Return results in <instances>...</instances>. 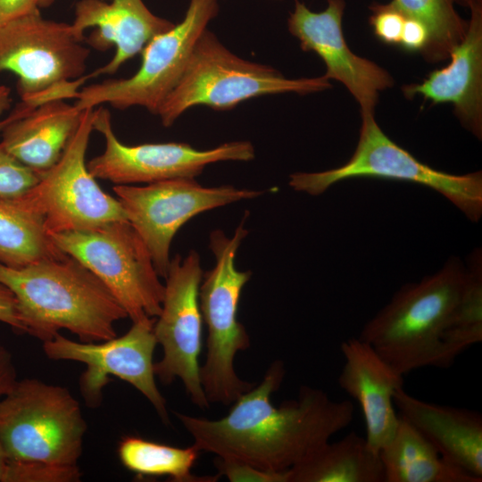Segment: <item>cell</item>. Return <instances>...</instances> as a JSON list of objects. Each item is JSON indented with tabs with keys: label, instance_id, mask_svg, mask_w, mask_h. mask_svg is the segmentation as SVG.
Segmentation results:
<instances>
[{
	"label": "cell",
	"instance_id": "1",
	"mask_svg": "<svg viewBox=\"0 0 482 482\" xmlns=\"http://www.w3.org/2000/svg\"><path fill=\"white\" fill-rule=\"evenodd\" d=\"M286 370L274 362L262 381L241 395L216 420L175 412L201 452L248 463L260 470L287 471L349 426L350 401H334L319 388L303 386L296 399L272 404L270 396Z\"/></svg>",
	"mask_w": 482,
	"mask_h": 482
},
{
	"label": "cell",
	"instance_id": "2",
	"mask_svg": "<svg viewBox=\"0 0 482 482\" xmlns=\"http://www.w3.org/2000/svg\"><path fill=\"white\" fill-rule=\"evenodd\" d=\"M0 283L16 299L24 333L42 342L61 329L80 342L111 339L115 323L128 317L105 285L68 254L20 268L0 263Z\"/></svg>",
	"mask_w": 482,
	"mask_h": 482
},
{
	"label": "cell",
	"instance_id": "3",
	"mask_svg": "<svg viewBox=\"0 0 482 482\" xmlns=\"http://www.w3.org/2000/svg\"><path fill=\"white\" fill-rule=\"evenodd\" d=\"M465 278L455 256L417 283L403 285L362 328L366 342L403 376L423 367L449 368L454 362L445 334Z\"/></svg>",
	"mask_w": 482,
	"mask_h": 482
},
{
	"label": "cell",
	"instance_id": "4",
	"mask_svg": "<svg viewBox=\"0 0 482 482\" xmlns=\"http://www.w3.org/2000/svg\"><path fill=\"white\" fill-rule=\"evenodd\" d=\"M331 87L324 75L290 79L273 67L240 58L206 29L157 115L164 127H170L182 113L197 105L227 111L254 97L285 93L308 95Z\"/></svg>",
	"mask_w": 482,
	"mask_h": 482
},
{
	"label": "cell",
	"instance_id": "5",
	"mask_svg": "<svg viewBox=\"0 0 482 482\" xmlns=\"http://www.w3.org/2000/svg\"><path fill=\"white\" fill-rule=\"evenodd\" d=\"M245 223V216L231 237L221 229L211 232L209 248L215 264L203 274L199 287L200 310L207 327V353L200 366L201 384L209 403L224 405L233 403L253 386L241 379L234 368L237 353L250 347L249 335L237 318L242 290L252 276L251 270L236 267L237 251L248 235Z\"/></svg>",
	"mask_w": 482,
	"mask_h": 482
},
{
	"label": "cell",
	"instance_id": "6",
	"mask_svg": "<svg viewBox=\"0 0 482 482\" xmlns=\"http://www.w3.org/2000/svg\"><path fill=\"white\" fill-rule=\"evenodd\" d=\"M86 431L66 387L27 378L0 398V443L9 461L78 465Z\"/></svg>",
	"mask_w": 482,
	"mask_h": 482
},
{
	"label": "cell",
	"instance_id": "7",
	"mask_svg": "<svg viewBox=\"0 0 482 482\" xmlns=\"http://www.w3.org/2000/svg\"><path fill=\"white\" fill-rule=\"evenodd\" d=\"M90 50L71 24L46 20L38 8L0 25V71L17 78L21 103L34 109L54 99L76 97Z\"/></svg>",
	"mask_w": 482,
	"mask_h": 482
},
{
	"label": "cell",
	"instance_id": "8",
	"mask_svg": "<svg viewBox=\"0 0 482 482\" xmlns=\"http://www.w3.org/2000/svg\"><path fill=\"white\" fill-rule=\"evenodd\" d=\"M359 140L343 165L317 172H295L288 184L297 192L323 194L334 184L357 178L384 179L424 186L439 193L470 220L482 215V172L456 175L419 161L389 138L377 123L374 112H362Z\"/></svg>",
	"mask_w": 482,
	"mask_h": 482
},
{
	"label": "cell",
	"instance_id": "9",
	"mask_svg": "<svg viewBox=\"0 0 482 482\" xmlns=\"http://www.w3.org/2000/svg\"><path fill=\"white\" fill-rule=\"evenodd\" d=\"M49 235L62 252L105 285L132 322L159 316L164 285L145 244L129 220Z\"/></svg>",
	"mask_w": 482,
	"mask_h": 482
},
{
	"label": "cell",
	"instance_id": "10",
	"mask_svg": "<svg viewBox=\"0 0 482 482\" xmlns=\"http://www.w3.org/2000/svg\"><path fill=\"white\" fill-rule=\"evenodd\" d=\"M94 116L95 108L84 109L79 126L59 161L41 173L35 187L13 200L39 216L49 234L87 230L128 220L119 200L99 187L86 163Z\"/></svg>",
	"mask_w": 482,
	"mask_h": 482
},
{
	"label": "cell",
	"instance_id": "11",
	"mask_svg": "<svg viewBox=\"0 0 482 482\" xmlns=\"http://www.w3.org/2000/svg\"><path fill=\"white\" fill-rule=\"evenodd\" d=\"M218 11L217 0H190L183 20L145 45L134 75L83 88L75 97V105L80 110L102 104L120 110L140 106L157 114L179 81L198 38Z\"/></svg>",
	"mask_w": 482,
	"mask_h": 482
},
{
	"label": "cell",
	"instance_id": "12",
	"mask_svg": "<svg viewBox=\"0 0 482 482\" xmlns=\"http://www.w3.org/2000/svg\"><path fill=\"white\" fill-rule=\"evenodd\" d=\"M112 189L128 220L145 244L156 272L163 278L170 262L172 239L185 223L202 212L264 194V190L231 185L204 187L191 178L142 186L115 185Z\"/></svg>",
	"mask_w": 482,
	"mask_h": 482
},
{
	"label": "cell",
	"instance_id": "13",
	"mask_svg": "<svg viewBox=\"0 0 482 482\" xmlns=\"http://www.w3.org/2000/svg\"><path fill=\"white\" fill-rule=\"evenodd\" d=\"M200 255L195 250L182 257L176 254L165 277L162 310L154 325L163 355L154 363L162 383L179 378L192 403L204 410L210 406L200 379L203 318L199 287L203 278Z\"/></svg>",
	"mask_w": 482,
	"mask_h": 482
},
{
	"label": "cell",
	"instance_id": "14",
	"mask_svg": "<svg viewBox=\"0 0 482 482\" xmlns=\"http://www.w3.org/2000/svg\"><path fill=\"white\" fill-rule=\"evenodd\" d=\"M155 318L133 322L127 333L100 342H76L60 333L43 342V351L52 360L84 363L79 389L86 403L97 407L109 377L120 378L137 388L154 406L164 423H169L166 400L155 383L154 352L157 341Z\"/></svg>",
	"mask_w": 482,
	"mask_h": 482
},
{
	"label": "cell",
	"instance_id": "15",
	"mask_svg": "<svg viewBox=\"0 0 482 482\" xmlns=\"http://www.w3.org/2000/svg\"><path fill=\"white\" fill-rule=\"evenodd\" d=\"M94 129L105 139L104 151L87 163L96 178L115 185L149 184L179 179H195L212 163L226 161L249 162L255 156L247 140L223 143L199 150L186 143L168 142L128 145L116 137L111 114L104 108L95 109Z\"/></svg>",
	"mask_w": 482,
	"mask_h": 482
},
{
	"label": "cell",
	"instance_id": "16",
	"mask_svg": "<svg viewBox=\"0 0 482 482\" xmlns=\"http://www.w3.org/2000/svg\"><path fill=\"white\" fill-rule=\"evenodd\" d=\"M345 0H327L321 12H313L300 0L287 19L291 35L305 52H313L324 62V76L343 84L360 105L362 112H374L381 92L392 87L391 74L376 62L354 54L342 28Z\"/></svg>",
	"mask_w": 482,
	"mask_h": 482
},
{
	"label": "cell",
	"instance_id": "17",
	"mask_svg": "<svg viewBox=\"0 0 482 482\" xmlns=\"http://www.w3.org/2000/svg\"><path fill=\"white\" fill-rule=\"evenodd\" d=\"M340 350L345 363L338 377L339 386L358 402L365 421L367 445L379 454L399 424L394 394L403 386V376L359 338L342 342Z\"/></svg>",
	"mask_w": 482,
	"mask_h": 482
},
{
	"label": "cell",
	"instance_id": "18",
	"mask_svg": "<svg viewBox=\"0 0 482 482\" xmlns=\"http://www.w3.org/2000/svg\"><path fill=\"white\" fill-rule=\"evenodd\" d=\"M466 33L452 50L449 64L421 83L403 87L405 97L421 96L432 104H451L461 124L482 137V5L470 9Z\"/></svg>",
	"mask_w": 482,
	"mask_h": 482
},
{
	"label": "cell",
	"instance_id": "19",
	"mask_svg": "<svg viewBox=\"0 0 482 482\" xmlns=\"http://www.w3.org/2000/svg\"><path fill=\"white\" fill-rule=\"evenodd\" d=\"M174 24L154 15L142 0H80L75 6L71 23L76 36L84 40L87 28L96 27L88 40L99 49L115 46L113 57L91 75L112 74L130 58L141 53L145 45Z\"/></svg>",
	"mask_w": 482,
	"mask_h": 482
},
{
	"label": "cell",
	"instance_id": "20",
	"mask_svg": "<svg viewBox=\"0 0 482 482\" xmlns=\"http://www.w3.org/2000/svg\"><path fill=\"white\" fill-rule=\"evenodd\" d=\"M400 417L411 424L448 462L482 478V415L476 411L420 400L403 386L394 394Z\"/></svg>",
	"mask_w": 482,
	"mask_h": 482
},
{
	"label": "cell",
	"instance_id": "21",
	"mask_svg": "<svg viewBox=\"0 0 482 482\" xmlns=\"http://www.w3.org/2000/svg\"><path fill=\"white\" fill-rule=\"evenodd\" d=\"M83 111L64 99L47 101L8 123L0 143L26 166L45 172L61 158Z\"/></svg>",
	"mask_w": 482,
	"mask_h": 482
},
{
	"label": "cell",
	"instance_id": "22",
	"mask_svg": "<svg viewBox=\"0 0 482 482\" xmlns=\"http://www.w3.org/2000/svg\"><path fill=\"white\" fill-rule=\"evenodd\" d=\"M385 482H481L448 462L411 424L400 417L391 441L379 452Z\"/></svg>",
	"mask_w": 482,
	"mask_h": 482
},
{
	"label": "cell",
	"instance_id": "23",
	"mask_svg": "<svg viewBox=\"0 0 482 482\" xmlns=\"http://www.w3.org/2000/svg\"><path fill=\"white\" fill-rule=\"evenodd\" d=\"M287 474V482H385L379 454L355 432L327 442Z\"/></svg>",
	"mask_w": 482,
	"mask_h": 482
},
{
	"label": "cell",
	"instance_id": "24",
	"mask_svg": "<svg viewBox=\"0 0 482 482\" xmlns=\"http://www.w3.org/2000/svg\"><path fill=\"white\" fill-rule=\"evenodd\" d=\"M65 254L39 216L13 200H0V263L20 268Z\"/></svg>",
	"mask_w": 482,
	"mask_h": 482
},
{
	"label": "cell",
	"instance_id": "25",
	"mask_svg": "<svg viewBox=\"0 0 482 482\" xmlns=\"http://www.w3.org/2000/svg\"><path fill=\"white\" fill-rule=\"evenodd\" d=\"M200 451L193 445L179 448L141 437L124 436L118 446L122 465L138 477L168 476L175 482H213L220 476L198 477L191 470Z\"/></svg>",
	"mask_w": 482,
	"mask_h": 482
},
{
	"label": "cell",
	"instance_id": "26",
	"mask_svg": "<svg viewBox=\"0 0 482 482\" xmlns=\"http://www.w3.org/2000/svg\"><path fill=\"white\" fill-rule=\"evenodd\" d=\"M405 18L422 22L428 33L420 53L431 63L448 60L452 50L463 38L468 21L456 11L453 0H391L388 2Z\"/></svg>",
	"mask_w": 482,
	"mask_h": 482
},
{
	"label": "cell",
	"instance_id": "27",
	"mask_svg": "<svg viewBox=\"0 0 482 482\" xmlns=\"http://www.w3.org/2000/svg\"><path fill=\"white\" fill-rule=\"evenodd\" d=\"M482 341V250L476 248L465 266L462 289L445 334L451 356Z\"/></svg>",
	"mask_w": 482,
	"mask_h": 482
},
{
	"label": "cell",
	"instance_id": "28",
	"mask_svg": "<svg viewBox=\"0 0 482 482\" xmlns=\"http://www.w3.org/2000/svg\"><path fill=\"white\" fill-rule=\"evenodd\" d=\"M41 173L26 166L0 143V200L21 197L39 181Z\"/></svg>",
	"mask_w": 482,
	"mask_h": 482
},
{
	"label": "cell",
	"instance_id": "29",
	"mask_svg": "<svg viewBox=\"0 0 482 482\" xmlns=\"http://www.w3.org/2000/svg\"><path fill=\"white\" fill-rule=\"evenodd\" d=\"M81 477L78 465L7 461L4 482H71Z\"/></svg>",
	"mask_w": 482,
	"mask_h": 482
},
{
	"label": "cell",
	"instance_id": "30",
	"mask_svg": "<svg viewBox=\"0 0 482 482\" xmlns=\"http://www.w3.org/2000/svg\"><path fill=\"white\" fill-rule=\"evenodd\" d=\"M370 23L376 37L386 44L399 45L404 15L389 3H373L370 6Z\"/></svg>",
	"mask_w": 482,
	"mask_h": 482
},
{
	"label": "cell",
	"instance_id": "31",
	"mask_svg": "<svg viewBox=\"0 0 482 482\" xmlns=\"http://www.w3.org/2000/svg\"><path fill=\"white\" fill-rule=\"evenodd\" d=\"M214 465L218 474L227 477L231 482H287V470L275 472L260 470L248 463L216 456Z\"/></svg>",
	"mask_w": 482,
	"mask_h": 482
},
{
	"label": "cell",
	"instance_id": "32",
	"mask_svg": "<svg viewBox=\"0 0 482 482\" xmlns=\"http://www.w3.org/2000/svg\"><path fill=\"white\" fill-rule=\"evenodd\" d=\"M428 38L426 26L418 20L405 18L399 46L409 52L421 53Z\"/></svg>",
	"mask_w": 482,
	"mask_h": 482
},
{
	"label": "cell",
	"instance_id": "33",
	"mask_svg": "<svg viewBox=\"0 0 482 482\" xmlns=\"http://www.w3.org/2000/svg\"><path fill=\"white\" fill-rule=\"evenodd\" d=\"M0 322L5 323L13 330L24 333L20 319L17 303L13 294L0 283Z\"/></svg>",
	"mask_w": 482,
	"mask_h": 482
},
{
	"label": "cell",
	"instance_id": "34",
	"mask_svg": "<svg viewBox=\"0 0 482 482\" xmlns=\"http://www.w3.org/2000/svg\"><path fill=\"white\" fill-rule=\"evenodd\" d=\"M17 379L12 355L7 348L0 345V398L11 389Z\"/></svg>",
	"mask_w": 482,
	"mask_h": 482
},
{
	"label": "cell",
	"instance_id": "35",
	"mask_svg": "<svg viewBox=\"0 0 482 482\" xmlns=\"http://www.w3.org/2000/svg\"><path fill=\"white\" fill-rule=\"evenodd\" d=\"M37 8V0H0V25Z\"/></svg>",
	"mask_w": 482,
	"mask_h": 482
},
{
	"label": "cell",
	"instance_id": "36",
	"mask_svg": "<svg viewBox=\"0 0 482 482\" xmlns=\"http://www.w3.org/2000/svg\"><path fill=\"white\" fill-rule=\"evenodd\" d=\"M11 102V89L6 86H0V118L9 109Z\"/></svg>",
	"mask_w": 482,
	"mask_h": 482
},
{
	"label": "cell",
	"instance_id": "37",
	"mask_svg": "<svg viewBox=\"0 0 482 482\" xmlns=\"http://www.w3.org/2000/svg\"><path fill=\"white\" fill-rule=\"evenodd\" d=\"M29 112V110L21 106V105H18L15 110H13L12 112V113L6 117L5 119L4 120H0V132L3 130V129L8 124L10 123L13 119H15L16 117H19V116H21V115H24V114H27L28 112Z\"/></svg>",
	"mask_w": 482,
	"mask_h": 482
},
{
	"label": "cell",
	"instance_id": "38",
	"mask_svg": "<svg viewBox=\"0 0 482 482\" xmlns=\"http://www.w3.org/2000/svg\"><path fill=\"white\" fill-rule=\"evenodd\" d=\"M8 459L0 443V482H4V478L7 467Z\"/></svg>",
	"mask_w": 482,
	"mask_h": 482
},
{
	"label": "cell",
	"instance_id": "39",
	"mask_svg": "<svg viewBox=\"0 0 482 482\" xmlns=\"http://www.w3.org/2000/svg\"><path fill=\"white\" fill-rule=\"evenodd\" d=\"M453 1L454 2V4H458L469 9L474 6L482 5V0H453Z\"/></svg>",
	"mask_w": 482,
	"mask_h": 482
},
{
	"label": "cell",
	"instance_id": "40",
	"mask_svg": "<svg viewBox=\"0 0 482 482\" xmlns=\"http://www.w3.org/2000/svg\"><path fill=\"white\" fill-rule=\"evenodd\" d=\"M53 0H37V6H46L49 4Z\"/></svg>",
	"mask_w": 482,
	"mask_h": 482
}]
</instances>
